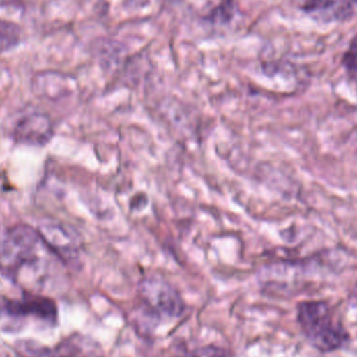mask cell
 I'll list each match as a JSON object with an SVG mask.
<instances>
[{
    "label": "cell",
    "mask_w": 357,
    "mask_h": 357,
    "mask_svg": "<svg viewBox=\"0 0 357 357\" xmlns=\"http://www.w3.org/2000/svg\"><path fill=\"white\" fill-rule=\"evenodd\" d=\"M297 320L310 345L322 352L335 351L349 340V333L333 306L325 301L298 304Z\"/></svg>",
    "instance_id": "cell-1"
},
{
    "label": "cell",
    "mask_w": 357,
    "mask_h": 357,
    "mask_svg": "<svg viewBox=\"0 0 357 357\" xmlns=\"http://www.w3.org/2000/svg\"><path fill=\"white\" fill-rule=\"evenodd\" d=\"M48 249L37 229L17 225L6 232L0 243V271L18 282L23 272L36 270L41 264V252Z\"/></svg>",
    "instance_id": "cell-2"
},
{
    "label": "cell",
    "mask_w": 357,
    "mask_h": 357,
    "mask_svg": "<svg viewBox=\"0 0 357 357\" xmlns=\"http://www.w3.org/2000/svg\"><path fill=\"white\" fill-rule=\"evenodd\" d=\"M142 306L146 320L159 323L175 320L185 312V304L177 289L162 277H146L138 287Z\"/></svg>",
    "instance_id": "cell-3"
},
{
    "label": "cell",
    "mask_w": 357,
    "mask_h": 357,
    "mask_svg": "<svg viewBox=\"0 0 357 357\" xmlns=\"http://www.w3.org/2000/svg\"><path fill=\"white\" fill-rule=\"evenodd\" d=\"M0 317L23 320L35 319L46 324L58 322V307L54 300L45 296L26 291L19 299H4L0 302Z\"/></svg>",
    "instance_id": "cell-4"
},
{
    "label": "cell",
    "mask_w": 357,
    "mask_h": 357,
    "mask_svg": "<svg viewBox=\"0 0 357 357\" xmlns=\"http://www.w3.org/2000/svg\"><path fill=\"white\" fill-rule=\"evenodd\" d=\"M54 136V125L47 114L26 112L21 115L13 128L15 142L29 146H44Z\"/></svg>",
    "instance_id": "cell-5"
},
{
    "label": "cell",
    "mask_w": 357,
    "mask_h": 357,
    "mask_svg": "<svg viewBox=\"0 0 357 357\" xmlns=\"http://www.w3.org/2000/svg\"><path fill=\"white\" fill-rule=\"evenodd\" d=\"M302 12L321 23L349 20L357 14V0H297Z\"/></svg>",
    "instance_id": "cell-6"
},
{
    "label": "cell",
    "mask_w": 357,
    "mask_h": 357,
    "mask_svg": "<svg viewBox=\"0 0 357 357\" xmlns=\"http://www.w3.org/2000/svg\"><path fill=\"white\" fill-rule=\"evenodd\" d=\"M38 231L50 251L61 259H71L77 253V239L65 227L47 225Z\"/></svg>",
    "instance_id": "cell-7"
},
{
    "label": "cell",
    "mask_w": 357,
    "mask_h": 357,
    "mask_svg": "<svg viewBox=\"0 0 357 357\" xmlns=\"http://www.w3.org/2000/svg\"><path fill=\"white\" fill-rule=\"evenodd\" d=\"M22 40V29L12 21L0 18V54L14 50Z\"/></svg>",
    "instance_id": "cell-8"
},
{
    "label": "cell",
    "mask_w": 357,
    "mask_h": 357,
    "mask_svg": "<svg viewBox=\"0 0 357 357\" xmlns=\"http://www.w3.org/2000/svg\"><path fill=\"white\" fill-rule=\"evenodd\" d=\"M342 63L350 79L357 84V36L350 42L349 47L344 54Z\"/></svg>",
    "instance_id": "cell-9"
},
{
    "label": "cell",
    "mask_w": 357,
    "mask_h": 357,
    "mask_svg": "<svg viewBox=\"0 0 357 357\" xmlns=\"http://www.w3.org/2000/svg\"><path fill=\"white\" fill-rule=\"evenodd\" d=\"M190 357H229V354L222 348L207 346V347L195 350Z\"/></svg>",
    "instance_id": "cell-10"
},
{
    "label": "cell",
    "mask_w": 357,
    "mask_h": 357,
    "mask_svg": "<svg viewBox=\"0 0 357 357\" xmlns=\"http://www.w3.org/2000/svg\"><path fill=\"white\" fill-rule=\"evenodd\" d=\"M354 295H356V298L357 299V284H356V289H354Z\"/></svg>",
    "instance_id": "cell-11"
}]
</instances>
